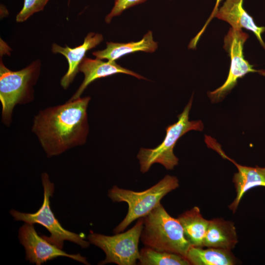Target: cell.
Wrapping results in <instances>:
<instances>
[{"label":"cell","instance_id":"obj_1","mask_svg":"<svg viewBox=\"0 0 265 265\" xmlns=\"http://www.w3.org/2000/svg\"><path fill=\"white\" fill-rule=\"evenodd\" d=\"M90 97L69 100L64 104L41 110L32 131L48 158L84 145L89 133L87 109Z\"/></svg>","mask_w":265,"mask_h":265},{"label":"cell","instance_id":"obj_2","mask_svg":"<svg viewBox=\"0 0 265 265\" xmlns=\"http://www.w3.org/2000/svg\"><path fill=\"white\" fill-rule=\"evenodd\" d=\"M142 218L140 240L145 246L186 257L191 245L186 238L179 221L172 217L161 203Z\"/></svg>","mask_w":265,"mask_h":265},{"label":"cell","instance_id":"obj_3","mask_svg":"<svg viewBox=\"0 0 265 265\" xmlns=\"http://www.w3.org/2000/svg\"><path fill=\"white\" fill-rule=\"evenodd\" d=\"M179 186L178 178L169 175L142 191H134L114 186L108 192V197L113 202H124L128 205L126 216L115 228L114 233L122 232L133 221L146 216L160 204L162 198Z\"/></svg>","mask_w":265,"mask_h":265},{"label":"cell","instance_id":"obj_4","mask_svg":"<svg viewBox=\"0 0 265 265\" xmlns=\"http://www.w3.org/2000/svg\"><path fill=\"white\" fill-rule=\"evenodd\" d=\"M40 67V62L36 60L22 70L13 71L1 60L0 101L1 121L5 125L11 124L13 109L17 105L26 104L33 100V86L37 81Z\"/></svg>","mask_w":265,"mask_h":265},{"label":"cell","instance_id":"obj_5","mask_svg":"<svg viewBox=\"0 0 265 265\" xmlns=\"http://www.w3.org/2000/svg\"><path fill=\"white\" fill-rule=\"evenodd\" d=\"M192 99V96L183 112L178 115V121L166 127L165 136L159 145L154 148L140 149L137 158L142 173L148 172L155 163L161 164L167 170L173 169L179 162L178 158L173 153L174 148L178 140L189 131L203 130L204 124L201 120H189Z\"/></svg>","mask_w":265,"mask_h":265},{"label":"cell","instance_id":"obj_6","mask_svg":"<svg viewBox=\"0 0 265 265\" xmlns=\"http://www.w3.org/2000/svg\"><path fill=\"white\" fill-rule=\"evenodd\" d=\"M44 189V199L42 205L34 213L21 212L11 210L10 213L17 221H23L31 224H39L46 228L50 233V236L42 237L50 243L62 249L65 240L74 242L82 248H87L90 242L84 239L80 234L68 231L64 228L56 218L50 207V198L54 192V185L46 173L41 175Z\"/></svg>","mask_w":265,"mask_h":265},{"label":"cell","instance_id":"obj_7","mask_svg":"<svg viewBox=\"0 0 265 265\" xmlns=\"http://www.w3.org/2000/svg\"><path fill=\"white\" fill-rule=\"evenodd\" d=\"M143 227V219L140 218L132 228L114 236L90 233L88 236L89 241L103 250L106 255L98 265H136L140 256L138 243Z\"/></svg>","mask_w":265,"mask_h":265},{"label":"cell","instance_id":"obj_8","mask_svg":"<svg viewBox=\"0 0 265 265\" xmlns=\"http://www.w3.org/2000/svg\"><path fill=\"white\" fill-rule=\"evenodd\" d=\"M249 36L241 29L230 28L224 39L223 48L231 58L230 68L225 82L215 90L209 92L212 103H218L237 84L238 80L249 73H258L265 76V70H258L245 59L243 46Z\"/></svg>","mask_w":265,"mask_h":265},{"label":"cell","instance_id":"obj_9","mask_svg":"<svg viewBox=\"0 0 265 265\" xmlns=\"http://www.w3.org/2000/svg\"><path fill=\"white\" fill-rule=\"evenodd\" d=\"M19 238L26 250V259L30 263L41 265L58 257H66L85 265H89L80 254H70L50 243L36 232L33 224L25 223L20 228Z\"/></svg>","mask_w":265,"mask_h":265},{"label":"cell","instance_id":"obj_10","mask_svg":"<svg viewBox=\"0 0 265 265\" xmlns=\"http://www.w3.org/2000/svg\"><path fill=\"white\" fill-rule=\"evenodd\" d=\"M79 71L84 76V80L78 89L69 99L76 100L80 97L86 87L96 80L116 74H125L138 79H146L134 72L124 68L114 61L105 62L101 59L85 57L79 65Z\"/></svg>","mask_w":265,"mask_h":265},{"label":"cell","instance_id":"obj_11","mask_svg":"<svg viewBox=\"0 0 265 265\" xmlns=\"http://www.w3.org/2000/svg\"><path fill=\"white\" fill-rule=\"evenodd\" d=\"M103 40V37L101 34L90 32L85 37L81 45L74 48L68 46L61 47L55 43L52 45L53 53L62 54L66 58L68 63V70L60 80L61 86L64 89L69 86L79 72V65L85 57L86 52L95 48Z\"/></svg>","mask_w":265,"mask_h":265},{"label":"cell","instance_id":"obj_12","mask_svg":"<svg viewBox=\"0 0 265 265\" xmlns=\"http://www.w3.org/2000/svg\"><path fill=\"white\" fill-rule=\"evenodd\" d=\"M243 4V0H225L214 17L227 22L233 29L240 30L244 28L251 31L265 49V43L262 37L265 32V26L255 24L253 18L244 9Z\"/></svg>","mask_w":265,"mask_h":265},{"label":"cell","instance_id":"obj_13","mask_svg":"<svg viewBox=\"0 0 265 265\" xmlns=\"http://www.w3.org/2000/svg\"><path fill=\"white\" fill-rule=\"evenodd\" d=\"M226 159L233 162L238 169V172L234 174L233 178L236 196L229 206V209L234 213L236 212L241 199L247 191L256 186L265 187V167L242 165L237 163L228 156Z\"/></svg>","mask_w":265,"mask_h":265},{"label":"cell","instance_id":"obj_14","mask_svg":"<svg viewBox=\"0 0 265 265\" xmlns=\"http://www.w3.org/2000/svg\"><path fill=\"white\" fill-rule=\"evenodd\" d=\"M238 242L234 223L222 218L209 220L203 247H213L232 250Z\"/></svg>","mask_w":265,"mask_h":265},{"label":"cell","instance_id":"obj_15","mask_svg":"<svg viewBox=\"0 0 265 265\" xmlns=\"http://www.w3.org/2000/svg\"><path fill=\"white\" fill-rule=\"evenodd\" d=\"M104 50L94 52L92 54L100 59L114 61L123 56L136 52L152 53L158 48V43L154 40L152 31L149 30L138 41L128 43L106 42Z\"/></svg>","mask_w":265,"mask_h":265},{"label":"cell","instance_id":"obj_16","mask_svg":"<svg viewBox=\"0 0 265 265\" xmlns=\"http://www.w3.org/2000/svg\"><path fill=\"white\" fill-rule=\"evenodd\" d=\"M185 237L191 246L203 247L209 220L204 218L200 209L195 206L178 216Z\"/></svg>","mask_w":265,"mask_h":265},{"label":"cell","instance_id":"obj_17","mask_svg":"<svg viewBox=\"0 0 265 265\" xmlns=\"http://www.w3.org/2000/svg\"><path fill=\"white\" fill-rule=\"evenodd\" d=\"M186 258L193 265H233L237 263L231 250L213 247L191 246Z\"/></svg>","mask_w":265,"mask_h":265},{"label":"cell","instance_id":"obj_18","mask_svg":"<svg viewBox=\"0 0 265 265\" xmlns=\"http://www.w3.org/2000/svg\"><path fill=\"white\" fill-rule=\"evenodd\" d=\"M140 265H189L187 259L180 255L159 251L145 246L139 251Z\"/></svg>","mask_w":265,"mask_h":265},{"label":"cell","instance_id":"obj_19","mask_svg":"<svg viewBox=\"0 0 265 265\" xmlns=\"http://www.w3.org/2000/svg\"><path fill=\"white\" fill-rule=\"evenodd\" d=\"M49 0H24L23 8L16 16V21L24 22L35 13L42 10Z\"/></svg>","mask_w":265,"mask_h":265},{"label":"cell","instance_id":"obj_20","mask_svg":"<svg viewBox=\"0 0 265 265\" xmlns=\"http://www.w3.org/2000/svg\"><path fill=\"white\" fill-rule=\"evenodd\" d=\"M147 0H114V3L111 11L105 18L106 23H109L112 18L117 16L126 9L145 2Z\"/></svg>","mask_w":265,"mask_h":265},{"label":"cell","instance_id":"obj_21","mask_svg":"<svg viewBox=\"0 0 265 265\" xmlns=\"http://www.w3.org/2000/svg\"><path fill=\"white\" fill-rule=\"evenodd\" d=\"M222 0H216V3H215V6L214 7V8H213L212 13H211V15L210 18H209V19L207 21L206 23L205 24V26H204V27H203L202 30L195 36L196 39H197V40L199 39L200 37L201 36L202 34L203 33L204 30L205 29V28H206L207 26L208 25V24H209V23L214 17V15H215L216 12L217 11V10L218 9V6H219V4H220V2H221V1Z\"/></svg>","mask_w":265,"mask_h":265}]
</instances>
